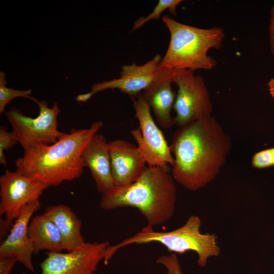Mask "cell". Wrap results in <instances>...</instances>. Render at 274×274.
<instances>
[{
	"mask_svg": "<svg viewBox=\"0 0 274 274\" xmlns=\"http://www.w3.org/2000/svg\"><path fill=\"white\" fill-rule=\"evenodd\" d=\"M94 95V93L90 91L88 93L78 95L76 96V100L79 102H85L87 101L89 99H90Z\"/></svg>",
	"mask_w": 274,
	"mask_h": 274,
	"instance_id": "obj_26",
	"label": "cell"
},
{
	"mask_svg": "<svg viewBox=\"0 0 274 274\" xmlns=\"http://www.w3.org/2000/svg\"><path fill=\"white\" fill-rule=\"evenodd\" d=\"M170 147L174 180L195 191L216 178L226 161L232 142L217 120L210 116L179 127Z\"/></svg>",
	"mask_w": 274,
	"mask_h": 274,
	"instance_id": "obj_1",
	"label": "cell"
},
{
	"mask_svg": "<svg viewBox=\"0 0 274 274\" xmlns=\"http://www.w3.org/2000/svg\"><path fill=\"white\" fill-rule=\"evenodd\" d=\"M48 187L16 170L6 169L0 178V216L14 221L27 204L39 200Z\"/></svg>",
	"mask_w": 274,
	"mask_h": 274,
	"instance_id": "obj_10",
	"label": "cell"
},
{
	"mask_svg": "<svg viewBox=\"0 0 274 274\" xmlns=\"http://www.w3.org/2000/svg\"><path fill=\"white\" fill-rule=\"evenodd\" d=\"M270 44L271 50L274 55V5L270 11V24L269 26Z\"/></svg>",
	"mask_w": 274,
	"mask_h": 274,
	"instance_id": "obj_25",
	"label": "cell"
},
{
	"mask_svg": "<svg viewBox=\"0 0 274 274\" xmlns=\"http://www.w3.org/2000/svg\"><path fill=\"white\" fill-rule=\"evenodd\" d=\"M13 221H9L5 218L0 219V240L1 243L4 241L9 233L13 225Z\"/></svg>",
	"mask_w": 274,
	"mask_h": 274,
	"instance_id": "obj_24",
	"label": "cell"
},
{
	"mask_svg": "<svg viewBox=\"0 0 274 274\" xmlns=\"http://www.w3.org/2000/svg\"><path fill=\"white\" fill-rule=\"evenodd\" d=\"M162 58L160 55L157 54L141 65L135 63L124 65L121 68L119 78L94 84L91 91L95 94L107 89H118L121 92L135 97L152 82Z\"/></svg>",
	"mask_w": 274,
	"mask_h": 274,
	"instance_id": "obj_13",
	"label": "cell"
},
{
	"mask_svg": "<svg viewBox=\"0 0 274 274\" xmlns=\"http://www.w3.org/2000/svg\"><path fill=\"white\" fill-rule=\"evenodd\" d=\"M156 262L166 268L167 274H182L180 262L175 254L161 256Z\"/></svg>",
	"mask_w": 274,
	"mask_h": 274,
	"instance_id": "obj_22",
	"label": "cell"
},
{
	"mask_svg": "<svg viewBox=\"0 0 274 274\" xmlns=\"http://www.w3.org/2000/svg\"><path fill=\"white\" fill-rule=\"evenodd\" d=\"M108 147L114 186H124L133 183L147 166L140 149L121 139L108 142Z\"/></svg>",
	"mask_w": 274,
	"mask_h": 274,
	"instance_id": "obj_12",
	"label": "cell"
},
{
	"mask_svg": "<svg viewBox=\"0 0 274 274\" xmlns=\"http://www.w3.org/2000/svg\"><path fill=\"white\" fill-rule=\"evenodd\" d=\"M18 141L13 132L8 131L7 128L1 126L0 127V163L3 165L7 164V160L4 154L5 151L11 149Z\"/></svg>",
	"mask_w": 274,
	"mask_h": 274,
	"instance_id": "obj_20",
	"label": "cell"
},
{
	"mask_svg": "<svg viewBox=\"0 0 274 274\" xmlns=\"http://www.w3.org/2000/svg\"><path fill=\"white\" fill-rule=\"evenodd\" d=\"M162 21L170 33V41L160 65L175 70H211L217 62L208 55L212 48H220L224 38L218 27L200 28L184 24L165 16Z\"/></svg>",
	"mask_w": 274,
	"mask_h": 274,
	"instance_id": "obj_4",
	"label": "cell"
},
{
	"mask_svg": "<svg viewBox=\"0 0 274 274\" xmlns=\"http://www.w3.org/2000/svg\"><path fill=\"white\" fill-rule=\"evenodd\" d=\"M267 85L268 86L270 94L274 99V77L269 80Z\"/></svg>",
	"mask_w": 274,
	"mask_h": 274,
	"instance_id": "obj_27",
	"label": "cell"
},
{
	"mask_svg": "<svg viewBox=\"0 0 274 274\" xmlns=\"http://www.w3.org/2000/svg\"><path fill=\"white\" fill-rule=\"evenodd\" d=\"M110 246L108 242H85L67 253L47 252L40 264V274H95Z\"/></svg>",
	"mask_w": 274,
	"mask_h": 274,
	"instance_id": "obj_9",
	"label": "cell"
},
{
	"mask_svg": "<svg viewBox=\"0 0 274 274\" xmlns=\"http://www.w3.org/2000/svg\"><path fill=\"white\" fill-rule=\"evenodd\" d=\"M182 0H159L153 11L145 17L138 19L133 24L132 31H134L151 20H158L161 14L166 10L174 15L176 14V8Z\"/></svg>",
	"mask_w": 274,
	"mask_h": 274,
	"instance_id": "obj_19",
	"label": "cell"
},
{
	"mask_svg": "<svg viewBox=\"0 0 274 274\" xmlns=\"http://www.w3.org/2000/svg\"><path fill=\"white\" fill-rule=\"evenodd\" d=\"M175 69L159 65L156 76L142 94L152 110L158 124L168 129L175 125L172 110L177 93L172 89Z\"/></svg>",
	"mask_w": 274,
	"mask_h": 274,
	"instance_id": "obj_14",
	"label": "cell"
},
{
	"mask_svg": "<svg viewBox=\"0 0 274 274\" xmlns=\"http://www.w3.org/2000/svg\"><path fill=\"white\" fill-rule=\"evenodd\" d=\"M44 213L58 229L64 250L73 251L85 243L81 233V220L69 207L63 204L49 206Z\"/></svg>",
	"mask_w": 274,
	"mask_h": 274,
	"instance_id": "obj_16",
	"label": "cell"
},
{
	"mask_svg": "<svg viewBox=\"0 0 274 274\" xmlns=\"http://www.w3.org/2000/svg\"><path fill=\"white\" fill-rule=\"evenodd\" d=\"M252 165L256 168L262 169L274 165V148L256 152L252 157Z\"/></svg>",
	"mask_w": 274,
	"mask_h": 274,
	"instance_id": "obj_21",
	"label": "cell"
},
{
	"mask_svg": "<svg viewBox=\"0 0 274 274\" xmlns=\"http://www.w3.org/2000/svg\"><path fill=\"white\" fill-rule=\"evenodd\" d=\"M82 157L97 191L103 194L114 186L111 174L108 143L101 134H95L85 147Z\"/></svg>",
	"mask_w": 274,
	"mask_h": 274,
	"instance_id": "obj_15",
	"label": "cell"
},
{
	"mask_svg": "<svg viewBox=\"0 0 274 274\" xmlns=\"http://www.w3.org/2000/svg\"><path fill=\"white\" fill-rule=\"evenodd\" d=\"M201 225L200 218L193 215L183 225L169 231H155L153 227L147 225L134 235L117 245L110 246L106 260L109 262L118 250L127 246L157 243L166 247L169 252L180 255L187 252H195L198 256L197 264L203 267L209 258L219 256L220 248L217 245L216 234L202 233Z\"/></svg>",
	"mask_w": 274,
	"mask_h": 274,
	"instance_id": "obj_5",
	"label": "cell"
},
{
	"mask_svg": "<svg viewBox=\"0 0 274 274\" xmlns=\"http://www.w3.org/2000/svg\"><path fill=\"white\" fill-rule=\"evenodd\" d=\"M133 108L140 126L131 131L148 165L160 167L169 172L174 158L162 131L153 119L151 108L142 93L134 97Z\"/></svg>",
	"mask_w": 274,
	"mask_h": 274,
	"instance_id": "obj_8",
	"label": "cell"
},
{
	"mask_svg": "<svg viewBox=\"0 0 274 274\" xmlns=\"http://www.w3.org/2000/svg\"><path fill=\"white\" fill-rule=\"evenodd\" d=\"M39 109V115L32 118L20 110L12 107L5 112L18 142L24 150L38 144H52L65 133L58 129L57 117L60 112L57 102L51 108L45 100L35 98Z\"/></svg>",
	"mask_w": 274,
	"mask_h": 274,
	"instance_id": "obj_6",
	"label": "cell"
},
{
	"mask_svg": "<svg viewBox=\"0 0 274 274\" xmlns=\"http://www.w3.org/2000/svg\"><path fill=\"white\" fill-rule=\"evenodd\" d=\"M174 82L178 87L173 108L175 125L181 127L212 116V104L200 75L188 70H175Z\"/></svg>",
	"mask_w": 274,
	"mask_h": 274,
	"instance_id": "obj_7",
	"label": "cell"
},
{
	"mask_svg": "<svg viewBox=\"0 0 274 274\" xmlns=\"http://www.w3.org/2000/svg\"><path fill=\"white\" fill-rule=\"evenodd\" d=\"M31 89L19 90L7 86L6 76L3 71L0 72V114L5 113V108L8 104L17 97H24L33 101L35 98L31 96Z\"/></svg>",
	"mask_w": 274,
	"mask_h": 274,
	"instance_id": "obj_18",
	"label": "cell"
},
{
	"mask_svg": "<svg viewBox=\"0 0 274 274\" xmlns=\"http://www.w3.org/2000/svg\"><path fill=\"white\" fill-rule=\"evenodd\" d=\"M40 207V200L26 205L14 221L12 229L0 246V257H15L31 272L35 271L32 260L34 249L28 227L33 214Z\"/></svg>",
	"mask_w": 274,
	"mask_h": 274,
	"instance_id": "obj_11",
	"label": "cell"
},
{
	"mask_svg": "<svg viewBox=\"0 0 274 274\" xmlns=\"http://www.w3.org/2000/svg\"><path fill=\"white\" fill-rule=\"evenodd\" d=\"M103 125L98 121L88 128L72 129L54 144H38L24 150L15 161L16 170L48 187L79 178L85 167L82 153Z\"/></svg>",
	"mask_w": 274,
	"mask_h": 274,
	"instance_id": "obj_2",
	"label": "cell"
},
{
	"mask_svg": "<svg viewBox=\"0 0 274 274\" xmlns=\"http://www.w3.org/2000/svg\"><path fill=\"white\" fill-rule=\"evenodd\" d=\"M28 233L34 249V254L42 251L61 252L64 250L61 234L53 221L44 213L31 218Z\"/></svg>",
	"mask_w": 274,
	"mask_h": 274,
	"instance_id": "obj_17",
	"label": "cell"
},
{
	"mask_svg": "<svg viewBox=\"0 0 274 274\" xmlns=\"http://www.w3.org/2000/svg\"><path fill=\"white\" fill-rule=\"evenodd\" d=\"M160 167L147 165L138 179L124 186H114L102 194L99 207L105 210L138 209L147 226L162 225L173 216L177 188L172 175Z\"/></svg>",
	"mask_w": 274,
	"mask_h": 274,
	"instance_id": "obj_3",
	"label": "cell"
},
{
	"mask_svg": "<svg viewBox=\"0 0 274 274\" xmlns=\"http://www.w3.org/2000/svg\"><path fill=\"white\" fill-rule=\"evenodd\" d=\"M17 259L13 257H0V274H11Z\"/></svg>",
	"mask_w": 274,
	"mask_h": 274,
	"instance_id": "obj_23",
	"label": "cell"
}]
</instances>
